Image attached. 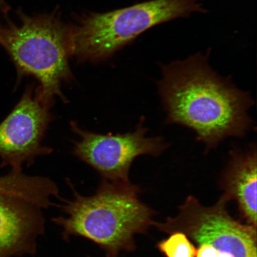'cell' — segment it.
<instances>
[{
    "instance_id": "obj_1",
    "label": "cell",
    "mask_w": 257,
    "mask_h": 257,
    "mask_svg": "<svg viewBox=\"0 0 257 257\" xmlns=\"http://www.w3.org/2000/svg\"><path fill=\"white\" fill-rule=\"evenodd\" d=\"M162 73L159 88L167 123L191 128L206 152L225 138L243 137L251 127L249 93L218 76L207 56L197 54L163 66Z\"/></svg>"
},
{
    "instance_id": "obj_2",
    "label": "cell",
    "mask_w": 257,
    "mask_h": 257,
    "mask_svg": "<svg viewBox=\"0 0 257 257\" xmlns=\"http://www.w3.org/2000/svg\"><path fill=\"white\" fill-rule=\"evenodd\" d=\"M73 197L63 200L59 207L63 216L51 218L62 229L68 240L80 236L96 244L106 257H118L135 248L134 237L150 221L149 209L138 198L139 189L128 182L102 179L94 195H80L68 182Z\"/></svg>"
},
{
    "instance_id": "obj_3",
    "label": "cell",
    "mask_w": 257,
    "mask_h": 257,
    "mask_svg": "<svg viewBox=\"0 0 257 257\" xmlns=\"http://www.w3.org/2000/svg\"><path fill=\"white\" fill-rule=\"evenodd\" d=\"M22 24L0 25V45L16 66L18 78L31 76L40 83L35 94L52 108L56 97L68 102L62 85L71 81L69 29L52 15L29 17L19 14Z\"/></svg>"
},
{
    "instance_id": "obj_4",
    "label": "cell",
    "mask_w": 257,
    "mask_h": 257,
    "mask_svg": "<svg viewBox=\"0 0 257 257\" xmlns=\"http://www.w3.org/2000/svg\"><path fill=\"white\" fill-rule=\"evenodd\" d=\"M201 0H150L105 14H91L69 29L70 54L96 62L156 26L204 12Z\"/></svg>"
},
{
    "instance_id": "obj_5",
    "label": "cell",
    "mask_w": 257,
    "mask_h": 257,
    "mask_svg": "<svg viewBox=\"0 0 257 257\" xmlns=\"http://www.w3.org/2000/svg\"><path fill=\"white\" fill-rule=\"evenodd\" d=\"M224 205L222 200L205 207L189 197L165 229L181 231L195 241V257H257L256 228L234 220Z\"/></svg>"
},
{
    "instance_id": "obj_6",
    "label": "cell",
    "mask_w": 257,
    "mask_h": 257,
    "mask_svg": "<svg viewBox=\"0 0 257 257\" xmlns=\"http://www.w3.org/2000/svg\"><path fill=\"white\" fill-rule=\"evenodd\" d=\"M142 117L133 132L124 134H99L83 130L70 122L79 139L74 142L73 154L99 173L103 179L130 181L132 164L138 156H159L168 144L161 137H147V128Z\"/></svg>"
},
{
    "instance_id": "obj_7",
    "label": "cell",
    "mask_w": 257,
    "mask_h": 257,
    "mask_svg": "<svg viewBox=\"0 0 257 257\" xmlns=\"http://www.w3.org/2000/svg\"><path fill=\"white\" fill-rule=\"evenodd\" d=\"M53 120L50 109L38 99L34 86H28L20 101L0 124V157L13 171L21 172L38 157L53 152L43 141Z\"/></svg>"
},
{
    "instance_id": "obj_8",
    "label": "cell",
    "mask_w": 257,
    "mask_h": 257,
    "mask_svg": "<svg viewBox=\"0 0 257 257\" xmlns=\"http://www.w3.org/2000/svg\"><path fill=\"white\" fill-rule=\"evenodd\" d=\"M43 209L25 199L0 193V257L34 255L46 229Z\"/></svg>"
},
{
    "instance_id": "obj_9",
    "label": "cell",
    "mask_w": 257,
    "mask_h": 257,
    "mask_svg": "<svg viewBox=\"0 0 257 257\" xmlns=\"http://www.w3.org/2000/svg\"><path fill=\"white\" fill-rule=\"evenodd\" d=\"M223 175L227 197L238 202L250 226L256 227V148L251 144L245 150L234 148Z\"/></svg>"
},
{
    "instance_id": "obj_10",
    "label": "cell",
    "mask_w": 257,
    "mask_h": 257,
    "mask_svg": "<svg viewBox=\"0 0 257 257\" xmlns=\"http://www.w3.org/2000/svg\"><path fill=\"white\" fill-rule=\"evenodd\" d=\"M158 248L166 257H195L197 253L196 247L181 231H175Z\"/></svg>"
},
{
    "instance_id": "obj_11",
    "label": "cell",
    "mask_w": 257,
    "mask_h": 257,
    "mask_svg": "<svg viewBox=\"0 0 257 257\" xmlns=\"http://www.w3.org/2000/svg\"><path fill=\"white\" fill-rule=\"evenodd\" d=\"M9 11V6L5 0H0V14L7 16ZM0 25H1V23H0Z\"/></svg>"
}]
</instances>
